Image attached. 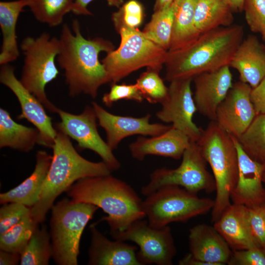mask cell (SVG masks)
I'll use <instances>...</instances> for the list:
<instances>
[{"label": "cell", "instance_id": "1", "mask_svg": "<svg viewBox=\"0 0 265 265\" xmlns=\"http://www.w3.org/2000/svg\"><path fill=\"white\" fill-rule=\"evenodd\" d=\"M59 40L56 59L64 71L70 96L74 97L83 93L96 98L99 88L109 82L107 72L99 59V53L111 52L114 45L102 37L85 38L77 19L72 22V29L67 24L63 25Z\"/></svg>", "mask_w": 265, "mask_h": 265}, {"label": "cell", "instance_id": "2", "mask_svg": "<svg viewBox=\"0 0 265 265\" xmlns=\"http://www.w3.org/2000/svg\"><path fill=\"white\" fill-rule=\"evenodd\" d=\"M244 33L240 25L221 26L201 33L184 48L167 52L165 80H193L202 73L229 66Z\"/></svg>", "mask_w": 265, "mask_h": 265}, {"label": "cell", "instance_id": "3", "mask_svg": "<svg viewBox=\"0 0 265 265\" xmlns=\"http://www.w3.org/2000/svg\"><path fill=\"white\" fill-rule=\"evenodd\" d=\"M75 202L89 203L103 210L111 236L122 232L136 220L146 216L143 201L124 181L111 174L84 178L66 191Z\"/></svg>", "mask_w": 265, "mask_h": 265}, {"label": "cell", "instance_id": "4", "mask_svg": "<svg viewBox=\"0 0 265 265\" xmlns=\"http://www.w3.org/2000/svg\"><path fill=\"white\" fill-rule=\"evenodd\" d=\"M56 131L50 169L39 199L30 208L31 216L38 224L45 220L55 199L77 181L86 177L109 175L112 171L103 160L93 162L83 158L73 146L70 137L61 131Z\"/></svg>", "mask_w": 265, "mask_h": 265}, {"label": "cell", "instance_id": "5", "mask_svg": "<svg viewBox=\"0 0 265 265\" xmlns=\"http://www.w3.org/2000/svg\"><path fill=\"white\" fill-rule=\"evenodd\" d=\"M213 173L216 197L212 210V221L215 222L231 204V194L238 179L237 150L233 136L210 121L196 141Z\"/></svg>", "mask_w": 265, "mask_h": 265}, {"label": "cell", "instance_id": "6", "mask_svg": "<svg viewBox=\"0 0 265 265\" xmlns=\"http://www.w3.org/2000/svg\"><path fill=\"white\" fill-rule=\"evenodd\" d=\"M121 37L118 48L102 60L109 82L117 83L143 67L159 71L165 64L167 51L146 38L138 28L121 24L113 25Z\"/></svg>", "mask_w": 265, "mask_h": 265}, {"label": "cell", "instance_id": "7", "mask_svg": "<svg viewBox=\"0 0 265 265\" xmlns=\"http://www.w3.org/2000/svg\"><path fill=\"white\" fill-rule=\"evenodd\" d=\"M99 208L64 198L51 208L50 235L53 256L59 265H77L81 237Z\"/></svg>", "mask_w": 265, "mask_h": 265}, {"label": "cell", "instance_id": "8", "mask_svg": "<svg viewBox=\"0 0 265 265\" xmlns=\"http://www.w3.org/2000/svg\"><path fill=\"white\" fill-rule=\"evenodd\" d=\"M59 48V38L47 32L36 38L26 37L20 45L24 60L20 80L51 113H56L57 107L48 99L45 87L59 74L55 59Z\"/></svg>", "mask_w": 265, "mask_h": 265}, {"label": "cell", "instance_id": "9", "mask_svg": "<svg viewBox=\"0 0 265 265\" xmlns=\"http://www.w3.org/2000/svg\"><path fill=\"white\" fill-rule=\"evenodd\" d=\"M146 197L143 201L144 212L149 223L157 228L204 214L214 205V200L199 198L177 186H162Z\"/></svg>", "mask_w": 265, "mask_h": 265}, {"label": "cell", "instance_id": "10", "mask_svg": "<svg viewBox=\"0 0 265 265\" xmlns=\"http://www.w3.org/2000/svg\"><path fill=\"white\" fill-rule=\"evenodd\" d=\"M207 161L197 142L191 141L185 151L182 160L175 169L162 167L150 175V181L141 188L145 196L166 186H181L192 193L204 190L207 193L215 191L213 175L208 171Z\"/></svg>", "mask_w": 265, "mask_h": 265}, {"label": "cell", "instance_id": "11", "mask_svg": "<svg viewBox=\"0 0 265 265\" xmlns=\"http://www.w3.org/2000/svg\"><path fill=\"white\" fill-rule=\"evenodd\" d=\"M111 236L114 239L135 243L139 248L137 258L141 265H171L176 254L171 230L168 225L155 227L143 218Z\"/></svg>", "mask_w": 265, "mask_h": 265}, {"label": "cell", "instance_id": "12", "mask_svg": "<svg viewBox=\"0 0 265 265\" xmlns=\"http://www.w3.org/2000/svg\"><path fill=\"white\" fill-rule=\"evenodd\" d=\"M56 113L60 122L54 125L75 140L81 149H89L98 154L112 171L120 168L121 164L109 147L100 135L97 129V117L93 107L86 106L80 114H74L57 107Z\"/></svg>", "mask_w": 265, "mask_h": 265}, {"label": "cell", "instance_id": "13", "mask_svg": "<svg viewBox=\"0 0 265 265\" xmlns=\"http://www.w3.org/2000/svg\"><path fill=\"white\" fill-rule=\"evenodd\" d=\"M190 79L172 81L168 95L156 113L161 121L172 123V126L186 134L191 141H197L203 129L194 123L193 117L197 111L191 88Z\"/></svg>", "mask_w": 265, "mask_h": 265}, {"label": "cell", "instance_id": "14", "mask_svg": "<svg viewBox=\"0 0 265 265\" xmlns=\"http://www.w3.org/2000/svg\"><path fill=\"white\" fill-rule=\"evenodd\" d=\"M14 71V67L9 64L1 65L0 81L12 91L20 104L21 113L17 119H26L32 123L40 133L38 144L52 148L57 131L52 119L42 104L17 79Z\"/></svg>", "mask_w": 265, "mask_h": 265}, {"label": "cell", "instance_id": "15", "mask_svg": "<svg viewBox=\"0 0 265 265\" xmlns=\"http://www.w3.org/2000/svg\"><path fill=\"white\" fill-rule=\"evenodd\" d=\"M252 87L240 80L233 84L218 106L215 122L223 130L238 139L257 114L250 99Z\"/></svg>", "mask_w": 265, "mask_h": 265}, {"label": "cell", "instance_id": "16", "mask_svg": "<svg viewBox=\"0 0 265 265\" xmlns=\"http://www.w3.org/2000/svg\"><path fill=\"white\" fill-rule=\"evenodd\" d=\"M99 125L105 131L106 143L114 150L124 139L131 135L154 136L169 130L172 125L150 123L151 114L141 117L121 116L112 114L96 102L92 103Z\"/></svg>", "mask_w": 265, "mask_h": 265}, {"label": "cell", "instance_id": "17", "mask_svg": "<svg viewBox=\"0 0 265 265\" xmlns=\"http://www.w3.org/2000/svg\"><path fill=\"white\" fill-rule=\"evenodd\" d=\"M233 138L238 152V175L231 199L233 204L249 208L258 206L265 203V189L262 181L265 165L250 158L242 149L238 139Z\"/></svg>", "mask_w": 265, "mask_h": 265}, {"label": "cell", "instance_id": "18", "mask_svg": "<svg viewBox=\"0 0 265 265\" xmlns=\"http://www.w3.org/2000/svg\"><path fill=\"white\" fill-rule=\"evenodd\" d=\"M229 66L202 73L193 80V99L197 111L215 121L216 111L233 85Z\"/></svg>", "mask_w": 265, "mask_h": 265}, {"label": "cell", "instance_id": "19", "mask_svg": "<svg viewBox=\"0 0 265 265\" xmlns=\"http://www.w3.org/2000/svg\"><path fill=\"white\" fill-rule=\"evenodd\" d=\"M90 228L88 265H141L137 258L136 246L124 241L109 240L96 228V224Z\"/></svg>", "mask_w": 265, "mask_h": 265}, {"label": "cell", "instance_id": "20", "mask_svg": "<svg viewBox=\"0 0 265 265\" xmlns=\"http://www.w3.org/2000/svg\"><path fill=\"white\" fill-rule=\"evenodd\" d=\"M190 253L210 265L227 264L233 251L214 227L198 224L189 230Z\"/></svg>", "mask_w": 265, "mask_h": 265}, {"label": "cell", "instance_id": "21", "mask_svg": "<svg viewBox=\"0 0 265 265\" xmlns=\"http://www.w3.org/2000/svg\"><path fill=\"white\" fill-rule=\"evenodd\" d=\"M190 138L181 131L172 127L157 136L138 137L131 143L129 150L132 158L143 160L148 155H156L180 159L188 147Z\"/></svg>", "mask_w": 265, "mask_h": 265}, {"label": "cell", "instance_id": "22", "mask_svg": "<svg viewBox=\"0 0 265 265\" xmlns=\"http://www.w3.org/2000/svg\"><path fill=\"white\" fill-rule=\"evenodd\" d=\"M239 73V80L252 88L265 77V46L257 37L249 35L243 39L229 65Z\"/></svg>", "mask_w": 265, "mask_h": 265}, {"label": "cell", "instance_id": "23", "mask_svg": "<svg viewBox=\"0 0 265 265\" xmlns=\"http://www.w3.org/2000/svg\"><path fill=\"white\" fill-rule=\"evenodd\" d=\"M213 227L233 251L257 246L250 227L247 208L244 206L231 204L214 222Z\"/></svg>", "mask_w": 265, "mask_h": 265}, {"label": "cell", "instance_id": "24", "mask_svg": "<svg viewBox=\"0 0 265 265\" xmlns=\"http://www.w3.org/2000/svg\"><path fill=\"white\" fill-rule=\"evenodd\" d=\"M53 156L40 150L32 174L16 187L0 194V203L15 202L31 208L38 202L52 161Z\"/></svg>", "mask_w": 265, "mask_h": 265}, {"label": "cell", "instance_id": "25", "mask_svg": "<svg viewBox=\"0 0 265 265\" xmlns=\"http://www.w3.org/2000/svg\"><path fill=\"white\" fill-rule=\"evenodd\" d=\"M28 3V0L0 2V26L2 35L0 65L14 61L19 56L16 27L20 13Z\"/></svg>", "mask_w": 265, "mask_h": 265}, {"label": "cell", "instance_id": "26", "mask_svg": "<svg viewBox=\"0 0 265 265\" xmlns=\"http://www.w3.org/2000/svg\"><path fill=\"white\" fill-rule=\"evenodd\" d=\"M197 0H175L171 39L168 52L184 48L196 39L200 33L194 24Z\"/></svg>", "mask_w": 265, "mask_h": 265}, {"label": "cell", "instance_id": "27", "mask_svg": "<svg viewBox=\"0 0 265 265\" xmlns=\"http://www.w3.org/2000/svg\"><path fill=\"white\" fill-rule=\"evenodd\" d=\"M40 133L35 128L28 127L15 122L9 113L0 108V148L9 147L28 152L39 143Z\"/></svg>", "mask_w": 265, "mask_h": 265}, {"label": "cell", "instance_id": "28", "mask_svg": "<svg viewBox=\"0 0 265 265\" xmlns=\"http://www.w3.org/2000/svg\"><path fill=\"white\" fill-rule=\"evenodd\" d=\"M233 11L225 0H197L194 24L201 34L212 29L233 25Z\"/></svg>", "mask_w": 265, "mask_h": 265}, {"label": "cell", "instance_id": "29", "mask_svg": "<svg viewBox=\"0 0 265 265\" xmlns=\"http://www.w3.org/2000/svg\"><path fill=\"white\" fill-rule=\"evenodd\" d=\"M50 234L46 225L38 226L20 253L21 265H47L53 256Z\"/></svg>", "mask_w": 265, "mask_h": 265}, {"label": "cell", "instance_id": "30", "mask_svg": "<svg viewBox=\"0 0 265 265\" xmlns=\"http://www.w3.org/2000/svg\"><path fill=\"white\" fill-rule=\"evenodd\" d=\"M173 19L172 3L167 8L154 11L150 21L141 31L148 39L168 51L170 45Z\"/></svg>", "mask_w": 265, "mask_h": 265}, {"label": "cell", "instance_id": "31", "mask_svg": "<svg viewBox=\"0 0 265 265\" xmlns=\"http://www.w3.org/2000/svg\"><path fill=\"white\" fill-rule=\"evenodd\" d=\"M75 0H28L27 6L39 22L51 27L60 25L71 12Z\"/></svg>", "mask_w": 265, "mask_h": 265}, {"label": "cell", "instance_id": "32", "mask_svg": "<svg viewBox=\"0 0 265 265\" xmlns=\"http://www.w3.org/2000/svg\"><path fill=\"white\" fill-rule=\"evenodd\" d=\"M238 139L250 158L265 165V114L257 115Z\"/></svg>", "mask_w": 265, "mask_h": 265}, {"label": "cell", "instance_id": "33", "mask_svg": "<svg viewBox=\"0 0 265 265\" xmlns=\"http://www.w3.org/2000/svg\"><path fill=\"white\" fill-rule=\"evenodd\" d=\"M38 225L31 215L27 216L0 235V250L20 254Z\"/></svg>", "mask_w": 265, "mask_h": 265}, {"label": "cell", "instance_id": "34", "mask_svg": "<svg viewBox=\"0 0 265 265\" xmlns=\"http://www.w3.org/2000/svg\"><path fill=\"white\" fill-rule=\"evenodd\" d=\"M159 71L147 68L136 80L135 84L144 99L151 104H161L168 95V87L159 76Z\"/></svg>", "mask_w": 265, "mask_h": 265}, {"label": "cell", "instance_id": "35", "mask_svg": "<svg viewBox=\"0 0 265 265\" xmlns=\"http://www.w3.org/2000/svg\"><path fill=\"white\" fill-rule=\"evenodd\" d=\"M144 18V8L137 0H130L112 13L111 20L114 24H121L132 28H138Z\"/></svg>", "mask_w": 265, "mask_h": 265}, {"label": "cell", "instance_id": "36", "mask_svg": "<svg viewBox=\"0 0 265 265\" xmlns=\"http://www.w3.org/2000/svg\"><path fill=\"white\" fill-rule=\"evenodd\" d=\"M31 208L11 202L2 204L0 209V235L30 215Z\"/></svg>", "mask_w": 265, "mask_h": 265}, {"label": "cell", "instance_id": "37", "mask_svg": "<svg viewBox=\"0 0 265 265\" xmlns=\"http://www.w3.org/2000/svg\"><path fill=\"white\" fill-rule=\"evenodd\" d=\"M122 100L141 103L144 99L135 83L128 84L124 83L120 84L111 83L109 91L104 94L102 97L103 103L107 107L111 106L114 103Z\"/></svg>", "mask_w": 265, "mask_h": 265}, {"label": "cell", "instance_id": "38", "mask_svg": "<svg viewBox=\"0 0 265 265\" xmlns=\"http://www.w3.org/2000/svg\"><path fill=\"white\" fill-rule=\"evenodd\" d=\"M243 10L250 30L261 34L265 28V0H245Z\"/></svg>", "mask_w": 265, "mask_h": 265}, {"label": "cell", "instance_id": "39", "mask_svg": "<svg viewBox=\"0 0 265 265\" xmlns=\"http://www.w3.org/2000/svg\"><path fill=\"white\" fill-rule=\"evenodd\" d=\"M247 211L249 225L255 243L265 252V203L254 208H247Z\"/></svg>", "mask_w": 265, "mask_h": 265}, {"label": "cell", "instance_id": "40", "mask_svg": "<svg viewBox=\"0 0 265 265\" xmlns=\"http://www.w3.org/2000/svg\"><path fill=\"white\" fill-rule=\"evenodd\" d=\"M227 265H265V252L257 246L233 251Z\"/></svg>", "mask_w": 265, "mask_h": 265}, {"label": "cell", "instance_id": "41", "mask_svg": "<svg viewBox=\"0 0 265 265\" xmlns=\"http://www.w3.org/2000/svg\"><path fill=\"white\" fill-rule=\"evenodd\" d=\"M251 101L257 115L265 114V77L250 93Z\"/></svg>", "mask_w": 265, "mask_h": 265}, {"label": "cell", "instance_id": "42", "mask_svg": "<svg viewBox=\"0 0 265 265\" xmlns=\"http://www.w3.org/2000/svg\"><path fill=\"white\" fill-rule=\"evenodd\" d=\"M94 0H75L71 12L76 15L89 16L92 14L87 8L88 4ZM108 6L120 8L123 0H105Z\"/></svg>", "mask_w": 265, "mask_h": 265}, {"label": "cell", "instance_id": "43", "mask_svg": "<svg viewBox=\"0 0 265 265\" xmlns=\"http://www.w3.org/2000/svg\"><path fill=\"white\" fill-rule=\"evenodd\" d=\"M20 254L2 250L0 251V265H16L20 262Z\"/></svg>", "mask_w": 265, "mask_h": 265}, {"label": "cell", "instance_id": "44", "mask_svg": "<svg viewBox=\"0 0 265 265\" xmlns=\"http://www.w3.org/2000/svg\"><path fill=\"white\" fill-rule=\"evenodd\" d=\"M180 265H210V264L194 257L190 253L179 261Z\"/></svg>", "mask_w": 265, "mask_h": 265}, {"label": "cell", "instance_id": "45", "mask_svg": "<svg viewBox=\"0 0 265 265\" xmlns=\"http://www.w3.org/2000/svg\"><path fill=\"white\" fill-rule=\"evenodd\" d=\"M229 5L232 11L236 12L243 11V4L245 0H225Z\"/></svg>", "mask_w": 265, "mask_h": 265}, {"label": "cell", "instance_id": "46", "mask_svg": "<svg viewBox=\"0 0 265 265\" xmlns=\"http://www.w3.org/2000/svg\"><path fill=\"white\" fill-rule=\"evenodd\" d=\"M175 0H156L154 6V11L163 9L171 5Z\"/></svg>", "mask_w": 265, "mask_h": 265}, {"label": "cell", "instance_id": "47", "mask_svg": "<svg viewBox=\"0 0 265 265\" xmlns=\"http://www.w3.org/2000/svg\"><path fill=\"white\" fill-rule=\"evenodd\" d=\"M262 40L265 42V28L261 33Z\"/></svg>", "mask_w": 265, "mask_h": 265}, {"label": "cell", "instance_id": "48", "mask_svg": "<svg viewBox=\"0 0 265 265\" xmlns=\"http://www.w3.org/2000/svg\"><path fill=\"white\" fill-rule=\"evenodd\" d=\"M262 181L263 183L265 184V171L263 173V177H262Z\"/></svg>", "mask_w": 265, "mask_h": 265}]
</instances>
